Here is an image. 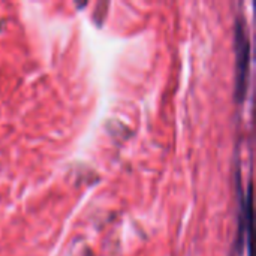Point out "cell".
<instances>
[{
  "mask_svg": "<svg viewBox=\"0 0 256 256\" xmlns=\"http://www.w3.org/2000/svg\"><path fill=\"white\" fill-rule=\"evenodd\" d=\"M249 39L246 34V27L243 22H238L236 27V52H237V75H236V96L243 99L248 86V72H249Z\"/></svg>",
  "mask_w": 256,
  "mask_h": 256,
  "instance_id": "cell-1",
  "label": "cell"
}]
</instances>
